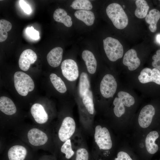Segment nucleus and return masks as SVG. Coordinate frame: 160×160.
<instances>
[{
    "label": "nucleus",
    "mask_w": 160,
    "mask_h": 160,
    "mask_svg": "<svg viewBox=\"0 0 160 160\" xmlns=\"http://www.w3.org/2000/svg\"><path fill=\"white\" fill-rule=\"evenodd\" d=\"M92 147L94 150H108L113 145L110 132L105 127L94 122L93 127Z\"/></svg>",
    "instance_id": "1"
},
{
    "label": "nucleus",
    "mask_w": 160,
    "mask_h": 160,
    "mask_svg": "<svg viewBox=\"0 0 160 160\" xmlns=\"http://www.w3.org/2000/svg\"><path fill=\"white\" fill-rule=\"evenodd\" d=\"M106 12L117 28L122 29L128 25V17L122 7L119 4L113 3L109 5L106 8Z\"/></svg>",
    "instance_id": "2"
},
{
    "label": "nucleus",
    "mask_w": 160,
    "mask_h": 160,
    "mask_svg": "<svg viewBox=\"0 0 160 160\" xmlns=\"http://www.w3.org/2000/svg\"><path fill=\"white\" fill-rule=\"evenodd\" d=\"M14 85L17 91L20 95L26 96L34 88V82L28 74L22 71L16 72L14 75Z\"/></svg>",
    "instance_id": "3"
},
{
    "label": "nucleus",
    "mask_w": 160,
    "mask_h": 160,
    "mask_svg": "<svg viewBox=\"0 0 160 160\" xmlns=\"http://www.w3.org/2000/svg\"><path fill=\"white\" fill-rule=\"evenodd\" d=\"M103 44L105 52L110 60L115 61L122 57L123 47L118 40L108 37L103 40Z\"/></svg>",
    "instance_id": "4"
},
{
    "label": "nucleus",
    "mask_w": 160,
    "mask_h": 160,
    "mask_svg": "<svg viewBox=\"0 0 160 160\" xmlns=\"http://www.w3.org/2000/svg\"><path fill=\"white\" fill-rule=\"evenodd\" d=\"M78 129L73 117H65L62 120L58 131V137L63 143L71 138L75 134Z\"/></svg>",
    "instance_id": "5"
},
{
    "label": "nucleus",
    "mask_w": 160,
    "mask_h": 160,
    "mask_svg": "<svg viewBox=\"0 0 160 160\" xmlns=\"http://www.w3.org/2000/svg\"><path fill=\"white\" fill-rule=\"evenodd\" d=\"M117 95L118 97H115L113 102V112L116 116L119 117L125 112L124 105L130 107L134 105L135 100L132 95L125 92H119Z\"/></svg>",
    "instance_id": "6"
},
{
    "label": "nucleus",
    "mask_w": 160,
    "mask_h": 160,
    "mask_svg": "<svg viewBox=\"0 0 160 160\" xmlns=\"http://www.w3.org/2000/svg\"><path fill=\"white\" fill-rule=\"evenodd\" d=\"M117 83L113 76L107 74L102 79L100 85V91L102 95L105 98L112 97L115 94Z\"/></svg>",
    "instance_id": "7"
},
{
    "label": "nucleus",
    "mask_w": 160,
    "mask_h": 160,
    "mask_svg": "<svg viewBox=\"0 0 160 160\" xmlns=\"http://www.w3.org/2000/svg\"><path fill=\"white\" fill-rule=\"evenodd\" d=\"M62 74L68 80L73 81L79 75L78 68L76 62L71 59L64 60L61 66Z\"/></svg>",
    "instance_id": "8"
},
{
    "label": "nucleus",
    "mask_w": 160,
    "mask_h": 160,
    "mask_svg": "<svg viewBox=\"0 0 160 160\" xmlns=\"http://www.w3.org/2000/svg\"><path fill=\"white\" fill-rule=\"evenodd\" d=\"M138 79L142 83L153 82L160 85V71L155 68L151 69L146 68L141 71Z\"/></svg>",
    "instance_id": "9"
},
{
    "label": "nucleus",
    "mask_w": 160,
    "mask_h": 160,
    "mask_svg": "<svg viewBox=\"0 0 160 160\" xmlns=\"http://www.w3.org/2000/svg\"><path fill=\"white\" fill-rule=\"evenodd\" d=\"M27 137L30 143L34 146L43 145L48 140L47 135L42 131L36 128L30 129L28 132Z\"/></svg>",
    "instance_id": "10"
},
{
    "label": "nucleus",
    "mask_w": 160,
    "mask_h": 160,
    "mask_svg": "<svg viewBox=\"0 0 160 160\" xmlns=\"http://www.w3.org/2000/svg\"><path fill=\"white\" fill-rule=\"evenodd\" d=\"M155 112L154 107L151 105H148L143 107L140 112L138 118L140 126L143 128L148 127L151 123Z\"/></svg>",
    "instance_id": "11"
},
{
    "label": "nucleus",
    "mask_w": 160,
    "mask_h": 160,
    "mask_svg": "<svg viewBox=\"0 0 160 160\" xmlns=\"http://www.w3.org/2000/svg\"><path fill=\"white\" fill-rule=\"evenodd\" d=\"M37 59V55L34 52L30 49H26L20 56L18 61L19 67L23 71H27L31 64L34 63Z\"/></svg>",
    "instance_id": "12"
},
{
    "label": "nucleus",
    "mask_w": 160,
    "mask_h": 160,
    "mask_svg": "<svg viewBox=\"0 0 160 160\" xmlns=\"http://www.w3.org/2000/svg\"><path fill=\"white\" fill-rule=\"evenodd\" d=\"M123 63L127 66L130 71H133L137 68L140 65V61L135 50L131 49L127 52L124 56Z\"/></svg>",
    "instance_id": "13"
},
{
    "label": "nucleus",
    "mask_w": 160,
    "mask_h": 160,
    "mask_svg": "<svg viewBox=\"0 0 160 160\" xmlns=\"http://www.w3.org/2000/svg\"><path fill=\"white\" fill-rule=\"evenodd\" d=\"M31 112L35 121L39 124H43L48 120V115L43 106L40 104H33L31 108Z\"/></svg>",
    "instance_id": "14"
},
{
    "label": "nucleus",
    "mask_w": 160,
    "mask_h": 160,
    "mask_svg": "<svg viewBox=\"0 0 160 160\" xmlns=\"http://www.w3.org/2000/svg\"><path fill=\"white\" fill-rule=\"evenodd\" d=\"M63 49L60 47L52 49L47 54V59L49 64L52 67L59 66L62 60Z\"/></svg>",
    "instance_id": "15"
},
{
    "label": "nucleus",
    "mask_w": 160,
    "mask_h": 160,
    "mask_svg": "<svg viewBox=\"0 0 160 160\" xmlns=\"http://www.w3.org/2000/svg\"><path fill=\"white\" fill-rule=\"evenodd\" d=\"M82 57L88 72L91 74H94L96 70L97 62L93 53L90 51L84 50L82 52Z\"/></svg>",
    "instance_id": "16"
},
{
    "label": "nucleus",
    "mask_w": 160,
    "mask_h": 160,
    "mask_svg": "<svg viewBox=\"0 0 160 160\" xmlns=\"http://www.w3.org/2000/svg\"><path fill=\"white\" fill-rule=\"evenodd\" d=\"M27 153V150L24 147L17 145L9 148L8 156L9 160H24Z\"/></svg>",
    "instance_id": "17"
},
{
    "label": "nucleus",
    "mask_w": 160,
    "mask_h": 160,
    "mask_svg": "<svg viewBox=\"0 0 160 160\" xmlns=\"http://www.w3.org/2000/svg\"><path fill=\"white\" fill-rule=\"evenodd\" d=\"M0 110L5 114L11 115L15 113L17 109L13 101L5 96L0 97Z\"/></svg>",
    "instance_id": "18"
},
{
    "label": "nucleus",
    "mask_w": 160,
    "mask_h": 160,
    "mask_svg": "<svg viewBox=\"0 0 160 160\" xmlns=\"http://www.w3.org/2000/svg\"><path fill=\"white\" fill-rule=\"evenodd\" d=\"M159 137L158 133L156 131L151 132L147 135L145 140V146L149 153L153 154L158 151V146L155 142Z\"/></svg>",
    "instance_id": "19"
},
{
    "label": "nucleus",
    "mask_w": 160,
    "mask_h": 160,
    "mask_svg": "<svg viewBox=\"0 0 160 160\" xmlns=\"http://www.w3.org/2000/svg\"><path fill=\"white\" fill-rule=\"evenodd\" d=\"M160 18V12L156 9L150 10L145 17V21L149 24V28L152 32H155L157 29V24Z\"/></svg>",
    "instance_id": "20"
},
{
    "label": "nucleus",
    "mask_w": 160,
    "mask_h": 160,
    "mask_svg": "<svg viewBox=\"0 0 160 160\" xmlns=\"http://www.w3.org/2000/svg\"><path fill=\"white\" fill-rule=\"evenodd\" d=\"M53 17L55 21L63 23L67 27H70L72 25L71 18L63 9H56L54 12Z\"/></svg>",
    "instance_id": "21"
},
{
    "label": "nucleus",
    "mask_w": 160,
    "mask_h": 160,
    "mask_svg": "<svg viewBox=\"0 0 160 160\" xmlns=\"http://www.w3.org/2000/svg\"><path fill=\"white\" fill-rule=\"evenodd\" d=\"M74 15L77 19L83 22L87 26H91L94 23L95 15L91 11L78 10L75 12Z\"/></svg>",
    "instance_id": "22"
},
{
    "label": "nucleus",
    "mask_w": 160,
    "mask_h": 160,
    "mask_svg": "<svg viewBox=\"0 0 160 160\" xmlns=\"http://www.w3.org/2000/svg\"><path fill=\"white\" fill-rule=\"evenodd\" d=\"M81 98L83 104L88 114L91 116L93 115L95 109L92 91L89 90Z\"/></svg>",
    "instance_id": "23"
},
{
    "label": "nucleus",
    "mask_w": 160,
    "mask_h": 160,
    "mask_svg": "<svg viewBox=\"0 0 160 160\" xmlns=\"http://www.w3.org/2000/svg\"><path fill=\"white\" fill-rule=\"evenodd\" d=\"M135 4L137 7L135 12V16L140 19L145 17L149 8L147 2L144 0H137Z\"/></svg>",
    "instance_id": "24"
},
{
    "label": "nucleus",
    "mask_w": 160,
    "mask_h": 160,
    "mask_svg": "<svg viewBox=\"0 0 160 160\" xmlns=\"http://www.w3.org/2000/svg\"><path fill=\"white\" fill-rule=\"evenodd\" d=\"M90 83L87 74L82 72L80 75L79 91L80 97H82L89 89Z\"/></svg>",
    "instance_id": "25"
},
{
    "label": "nucleus",
    "mask_w": 160,
    "mask_h": 160,
    "mask_svg": "<svg viewBox=\"0 0 160 160\" xmlns=\"http://www.w3.org/2000/svg\"><path fill=\"white\" fill-rule=\"evenodd\" d=\"M51 81L55 89L59 92L64 93L67 91V88L64 81L57 75L52 73L50 75Z\"/></svg>",
    "instance_id": "26"
},
{
    "label": "nucleus",
    "mask_w": 160,
    "mask_h": 160,
    "mask_svg": "<svg viewBox=\"0 0 160 160\" xmlns=\"http://www.w3.org/2000/svg\"><path fill=\"white\" fill-rule=\"evenodd\" d=\"M12 28L11 23L7 20H0V42L5 41L8 37L7 32L9 31Z\"/></svg>",
    "instance_id": "27"
},
{
    "label": "nucleus",
    "mask_w": 160,
    "mask_h": 160,
    "mask_svg": "<svg viewBox=\"0 0 160 160\" xmlns=\"http://www.w3.org/2000/svg\"><path fill=\"white\" fill-rule=\"evenodd\" d=\"M71 6L74 9L89 10L92 8L91 2L88 0H75L73 1Z\"/></svg>",
    "instance_id": "28"
},
{
    "label": "nucleus",
    "mask_w": 160,
    "mask_h": 160,
    "mask_svg": "<svg viewBox=\"0 0 160 160\" xmlns=\"http://www.w3.org/2000/svg\"><path fill=\"white\" fill-rule=\"evenodd\" d=\"M27 34L32 39L37 40L39 39V32L32 27H27L26 30Z\"/></svg>",
    "instance_id": "29"
},
{
    "label": "nucleus",
    "mask_w": 160,
    "mask_h": 160,
    "mask_svg": "<svg viewBox=\"0 0 160 160\" xmlns=\"http://www.w3.org/2000/svg\"><path fill=\"white\" fill-rule=\"evenodd\" d=\"M114 160H132L129 155L124 151L119 152L117 155V157Z\"/></svg>",
    "instance_id": "30"
},
{
    "label": "nucleus",
    "mask_w": 160,
    "mask_h": 160,
    "mask_svg": "<svg viewBox=\"0 0 160 160\" xmlns=\"http://www.w3.org/2000/svg\"><path fill=\"white\" fill-rule=\"evenodd\" d=\"M20 4L22 9L26 13L29 14L31 12L30 7L24 1L20 0Z\"/></svg>",
    "instance_id": "31"
},
{
    "label": "nucleus",
    "mask_w": 160,
    "mask_h": 160,
    "mask_svg": "<svg viewBox=\"0 0 160 160\" xmlns=\"http://www.w3.org/2000/svg\"><path fill=\"white\" fill-rule=\"evenodd\" d=\"M152 66L160 71V60L154 61L152 63Z\"/></svg>",
    "instance_id": "32"
},
{
    "label": "nucleus",
    "mask_w": 160,
    "mask_h": 160,
    "mask_svg": "<svg viewBox=\"0 0 160 160\" xmlns=\"http://www.w3.org/2000/svg\"><path fill=\"white\" fill-rule=\"evenodd\" d=\"M152 59L154 61L160 60V49L156 51V54L153 56Z\"/></svg>",
    "instance_id": "33"
},
{
    "label": "nucleus",
    "mask_w": 160,
    "mask_h": 160,
    "mask_svg": "<svg viewBox=\"0 0 160 160\" xmlns=\"http://www.w3.org/2000/svg\"><path fill=\"white\" fill-rule=\"evenodd\" d=\"M156 40L158 43L160 44V34H158L156 36Z\"/></svg>",
    "instance_id": "34"
}]
</instances>
